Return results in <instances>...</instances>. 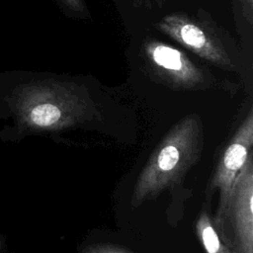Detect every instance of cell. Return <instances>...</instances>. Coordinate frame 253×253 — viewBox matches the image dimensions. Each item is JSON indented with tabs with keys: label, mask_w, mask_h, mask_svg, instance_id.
Wrapping results in <instances>:
<instances>
[{
	"label": "cell",
	"mask_w": 253,
	"mask_h": 253,
	"mask_svg": "<svg viewBox=\"0 0 253 253\" xmlns=\"http://www.w3.org/2000/svg\"><path fill=\"white\" fill-rule=\"evenodd\" d=\"M82 253H131V252L114 245L98 243V244H92V245L86 246L82 250Z\"/></svg>",
	"instance_id": "obj_10"
},
{
	"label": "cell",
	"mask_w": 253,
	"mask_h": 253,
	"mask_svg": "<svg viewBox=\"0 0 253 253\" xmlns=\"http://www.w3.org/2000/svg\"><path fill=\"white\" fill-rule=\"evenodd\" d=\"M154 27L206 63L238 76L252 84V60L239 42L205 9L195 14L172 12L154 23Z\"/></svg>",
	"instance_id": "obj_2"
},
{
	"label": "cell",
	"mask_w": 253,
	"mask_h": 253,
	"mask_svg": "<svg viewBox=\"0 0 253 253\" xmlns=\"http://www.w3.org/2000/svg\"><path fill=\"white\" fill-rule=\"evenodd\" d=\"M253 145V110L250 107L246 118L240 124L216 165L210 183V190H218L219 199L212 223L218 222L233 182L252 153Z\"/></svg>",
	"instance_id": "obj_6"
},
{
	"label": "cell",
	"mask_w": 253,
	"mask_h": 253,
	"mask_svg": "<svg viewBox=\"0 0 253 253\" xmlns=\"http://www.w3.org/2000/svg\"><path fill=\"white\" fill-rule=\"evenodd\" d=\"M253 153L237 174L218 222L221 240L235 253H253Z\"/></svg>",
	"instance_id": "obj_5"
},
{
	"label": "cell",
	"mask_w": 253,
	"mask_h": 253,
	"mask_svg": "<svg viewBox=\"0 0 253 253\" xmlns=\"http://www.w3.org/2000/svg\"><path fill=\"white\" fill-rule=\"evenodd\" d=\"M6 252V238L4 235L0 234V253Z\"/></svg>",
	"instance_id": "obj_12"
},
{
	"label": "cell",
	"mask_w": 253,
	"mask_h": 253,
	"mask_svg": "<svg viewBox=\"0 0 253 253\" xmlns=\"http://www.w3.org/2000/svg\"><path fill=\"white\" fill-rule=\"evenodd\" d=\"M196 231L206 253H235L221 240L206 211H202L199 215Z\"/></svg>",
	"instance_id": "obj_8"
},
{
	"label": "cell",
	"mask_w": 253,
	"mask_h": 253,
	"mask_svg": "<svg viewBox=\"0 0 253 253\" xmlns=\"http://www.w3.org/2000/svg\"><path fill=\"white\" fill-rule=\"evenodd\" d=\"M11 108L19 131H56L75 126L97 115L87 88L73 81L45 79L21 86Z\"/></svg>",
	"instance_id": "obj_1"
},
{
	"label": "cell",
	"mask_w": 253,
	"mask_h": 253,
	"mask_svg": "<svg viewBox=\"0 0 253 253\" xmlns=\"http://www.w3.org/2000/svg\"><path fill=\"white\" fill-rule=\"evenodd\" d=\"M239 45L247 58L252 60L253 0H229Z\"/></svg>",
	"instance_id": "obj_7"
},
{
	"label": "cell",
	"mask_w": 253,
	"mask_h": 253,
	"mask_svg": "<svg viewBox=\"0 0 253 253\" xmlns=\"http://www.w3.org/2000/svg\"><path fill=\"white\" fill-rule=\"evenodd\" d=\"M140 58L148 77L173 90H206L215 87L231 90L232 82L218 80L211 69L192 60L184 51L156 39H146L140 46Z\"/></svg>",
	"instance_id": "obj_4"
},
{
	"label": "cell",
	"mask_w": 253,
	"mask_h": 253,
	"mask_svg": "<svg viewBox=\"0 0 253 253\" xmlns=\"http://www.w3.org/2000/svg\"><path fill=\"white\" fill-rule=\"evenodd\" d=\"M132 6L136 8L144 7L150 9L153 5H157L159 8H162L166 2V0H128Z\"/></svg>",
	"instance_id": "obj_11"
},
{
	"label": "cell",
	"mask_w": 253,
	"mask_h": 253,
	"mask_svg": "<svg viewBox=\"0 0 253 253\" xmlns=\"http://www.w3.org/2000/svg\"><path fill=\"white\" fill-rule=\"evenodd\" d=\"M71 14L78 16H88L89 12L86 8L84 0H57Z\"/></svg>",
	"instance_id": "obj_9"
},
{
	"label": "cell",
	"mask_w": 253,
	"mask_h": 253,
	"mask_svg": "<svg viewBox=\"0 0 253 253\" xmlns=\"http://www.w3.org/2000/svg\"><path fill=\"white\" fill-rule=\"evenodd\" d=\"M203 141V127L198 115H188L175 124L138 175L131 196L132 206L137 207L179 184L199 160Z\"/></svg>",
	"instance_id": "obj_3"
}]
</instances>
